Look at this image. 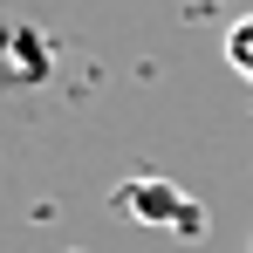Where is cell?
I'll use <instances>...</instances> for the list:
<instances>
[{
    "label": "cell",
    "instance_id": "obj_1",
    "mask_svg": "<svg viewBox=\"0 0 253 253\" xmlns=\"http://www.w3.org/2000/svg\"><path fill=\"white\" fill-rule=\"evenodd\" d=\"M110 206L124 212V219H137V226L178 233V240H199V233H206V206H199L185 185H171V178H151V171L124 178V185L110 192Z\"/></svg>",
    "mask_w": 253,
    "mask_h": 253
},
{
    "label": "cell",
    "instance_id": "obj_2",
    "mask_svg": "<svg viewBox=\"0 0 253 253\" xmlns=\"http://www.w3.org/2000/svg\"><path fill=\"white\" fill-rule=\"evenodd\" d=\"M226 69L253 83V14H240V21L226 28Z\"/></svg>",
    "mask_w": 253,
    "mask_h": 253
}]
</instances>
